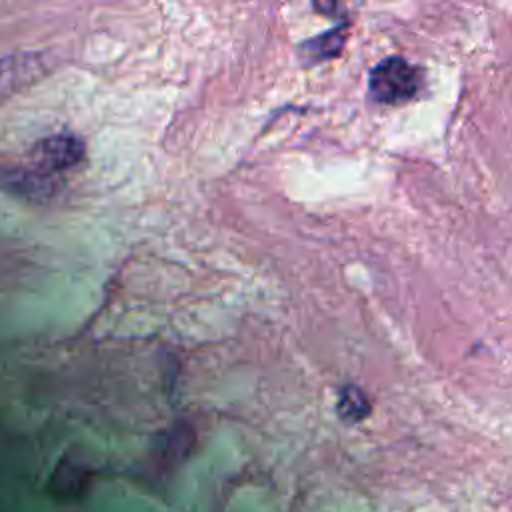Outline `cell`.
Segmentation results:
<instances>
[{
	"label": "cell",
	"mask_w": 512,
	"mask_h": 512,
	"mask_svg": "<svg viewBox=\"0 0 512 512\" xmlns=\"http://www.w3.org/2000/svg\"><path fill=\"white\" fill-rule=\"evenodd\" d=\"M86 146L82 138L70 132H60L38 140L30 152L32 164L44 172L56 174L70 170L84 160Z\"/></svg>",
	"instance_id": "obj_2"
},
{
	"label": "cell",
	"mask_w": 512,
	"mask_h": 512,
	"mask_svg": "<svg viewBox=\"0 0 512 512\" xmlns=\"http://www.w3.org/2000/svg\"><path fill=\"white\" fill-rule=\"evenodd\" d=\"M338 416L346 422H358L370 412V404L364 396V392L356 386H346L338 394V404H336Z\"/></svg>",
	"instance_id": "obj_6"
},
{
	"label": "cell",
	"mask_w": 512,
	"mask_h": 512,
	"mask_svg": "<svg viewBox=\"0 0 512 512\" xmlns=\"http://www.w3.org/2000/svg\"><path fill=\"white\" fill-rule=\"evenodd\" d=\"M362 0H312V8L328 18L348 16Z\"/></svg>",
	"instance_id": "obj_7"
},
{
	"label": "cell",
	"mask_w": 512,
	"mask_h": 512,
	"mask_svg": "<svg viewBox=\"0 0 512 512\" xmlns=\"http://www.w3.org/2000/svg\"><path fill=\"white\" fill-rule=\"evenodd\" d=\"M2 186L18 196L26 198H46L54 192V174L44 172L36 166L16 168L2 178Z\"/></svg>",
	"instance_id": "obj_5"
},
{
	"label": "cell",
	"mask_w": 512,
	"mask_h": 512,
	"mask_svg": "<svg viewBox=\"0 0 512 512\" xmlns=\"http://www.w3.org/2000/svg\"><path fill=\"white\" fill-rule=\"evenodd\" d=\"M46 72V56L20 52L0 60V96L14 94Z\"/></svg>",
	"instance_id": "obj_3"
},
{
	"label": "cell",
	"mask_w": 512,
	"mask_h": 512,
	"mask_svg": "<svg viewBox=\"0 0 512 512\" xmlns=\"http://www.w3.org/2000/svg\"><path fill=\"white\" fill-rule=\"evenodd\" d=\"M346 40H348V24H342V26L330 28L314 38L304 40L302 44H298L296 52H298V58L302 64L314 66V64H322L326 60L336 58L342 52Z\"/></svg>",
	"instance_id": "obj_4"
},
{
	"label": "cell",
	"mask_w": 512,
	"mask_h": 512,
	"mask_svg": "<svg viewBox=\"0 0 512 512\" xmlns=\"http://www.w3.org/2000/svg\"><path fill=\"white\" fill-rule=\"evenodd\" d=\"M422 90V70L402 56H388L368 76L370 98L378 104L398 106Z\"/></svg>",
	"instance_id": "obj_1"
}]
</instances>
